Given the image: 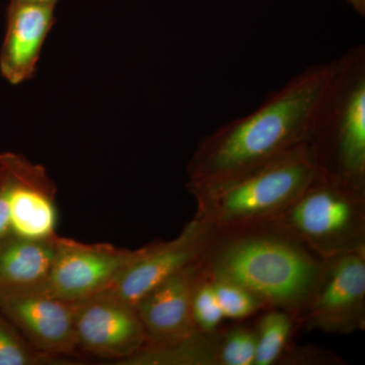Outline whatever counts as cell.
<instances>
[{
  "mask_svg": "<svg viewBox=\"0 0 365 365\" xmlns=\"http://www.w3.org/2000/svg\"><path fill=\"white\" fill-rule=\"evenodd\" d=\"M333 69L334 61L307 66L255 111L201 139L188 163L187 182L234 176L311 143Z\"/></svg>",
  "mask_w": 365,
  "mask_h": 365,
  "instance_id": "6da1fadb",
  "label": "cell"
},
{
  "mask_svg": "<svg viewBox=\"0 0 365 365\" xmlns=\"http://www.w3.org/2000/svg\"><path fill=\"white\" fill-rule=\"evenodd\" d=\"M323 265V259L272 220L212 230L199 261L208 277L241 285L266 309H283L295 318L313 292Z\"/></svg>",
  "mask_w": 365,
  "mask_h": 365,
  "instance_id": "7a4b0ae2",
  "label": "cell"
},
{
  "mask_svg": "<svg viewBox=\"0 0 365 365\" xmlns=\"http://www.w3.org/2000/svg\"><path fill=\"white\" fill-rule=\"evenodd\" d=\"M319 173L311 144L215 181L186 182L196 202L194 217L212 230L268 222L280 215Z\"/></svg>",
  "mask_w": 365,
  "mask_h": 365,
  "instance_id": "3957f363",
  "label": "cell"
},
{
  "mask_svg": "<svg viewBox=\"0 0 365 365\" xmlns=\"http://www.w3.org/2000/svg\"><path fill=\"white\" fill-rule=\"evenodd\" d=\"M333 61L309 144L322 174L365 191L364 45Z\"/></svg>",
  "mask_w": 365,
  "mask_h": 365,
  "instance_id": "277c9868",
  "label": "cell"
},
{
  "mask_svg": "<svg viewBox=\"0 0 365 365\" xmlns=\"http://www.w3.org/2000/svg\"><path fill=\"white\" fill-rule=\"evenodd\" d=\"M272 222L327 260L365 247V191L319 172Z\"/></svg>",
  "mask_w": 365,
  "mask_h": 365,
  "instance_id": "5b68a950",
  "label": "cell"
},
{
  "mask_svg": "<svg viewBox=\"0 0 365 365\" xmlns=\"http://www.w3.org/2000/svg\"><path fill=\"white\" fill-rule=\"evenodd\" d=\"M297 328L348 335L365 328V247L324 260Z\"/></svg>",
  "mask_w": 365,
  "mask_h": 365,
  "instance_id": "8992f818",
  "label": "cell"
},
{
  "mask_svg": "<svg viewBox=\"0 0 365 365\" xmlns=\"http://www.w3.org/2000/svg\"><path fill=\"white\" fill-rule=\"evenodd\" d=\"M144 251L145 247L129 250L107 242L86 244L59 237L47 278L37 287L28 288L78 304L111 287Z\"/></svg>",
  "mask_w": 365,
  "mask_h": 365,
  "instance_id": "52a82bcc",
  "label": "cell"
},
{
  "mask_svg": "<svg viewBox=\"0 0 365 365\" xmlns=\"http://www.w3.org/2000/svg\"><path fill=\"white\" fill-rule=\"evenodd\" d=\"M79 351L121 364L148 345L136 307L108 292L76 304Z\"/></svg>",
  "mask_w": 365,
  "mask_h": 365,
  "instance_id": "ba28073f",
  "label": "cell"
},
{
  "mask_svg": "<svg viewBox=\"0 0 365 365\" xmlns=\"http://www.w3.org/2000/svg\"><path fill=\"white\" fill-rule=\"evenodd\" d=\"M0 311L29 344L50 356H78L76 304L33 288L0 289Z\"/></svg>",
  "mask_w": 365,
  "mask_h": 365,
  "instance_id": "9c48e42d",
  "label": "cell"
},
{
  "mask_svg": "<svg viewBox=\"0 0 365 365\" xmlns=\"http://www.w3.org/2000/svg\"><path fill=\"white\" fill-rule=\"evenodd\" d=\"M211 232L209 225L194 217L175 239L145 246L144 253L105 292L135 306L160 282L192 264L199 263Z\"/></svg>",
  "mask_w": 365,
  "mask_h": 365,
  "instance_id": "30bf717a",
  "label": "cell"
},
{
  "mask_svg": "<svg viewBox=\"0 0 365 365\" xmlns=\"http://www.w3.org/2000/svg\"><path fill=\"white\" fill-rule=\"evenodd\" d=\"M7 177L11 184V234L31 240L56 235V186L45 168L11 153Z\"/></svg>",
  "mask_w": 365,
  "mask_h": 365,
  "instance_id": "8fae6325",
  "label": "cell"
},
{
  "mask_svg": "<svg viewBox=\"0 0 365 365\" xmlns=\"http://www.w3.org/2000/svg\"><path fill=\"white\" fill-rule=\"evenodd\" d=\"M201 270L192 264L170 276L135 304L148 335V345L160 347L176 343L196 332L193 295Z\"/></svg>",
  "mask_w": 365,
  "mask_h": 365,
  "instance_id": "7c38bea8",
  "label": "cell"
},
{
  "mask_svg": "<svg viewBox=\"0 0 365 365\" xmlns=\"http://www.w3.org/2000/svg\"><path fill=\"white\" fill-rule=\"evenodd\" d=\"M55 6L11 1L0 48V74L13 86L35 76L43 47L55 23Z\"/></svg>",
  "mask_w": 365,
  "mask_h": 365,
  "instance_id": "4fadbf2b",
  "label": "cell"
},
{
  "mask_svg": "<svg viewBox=\"0 0 365 365\" xmlns=\"http://www.w3.org/2000/svg\"><path fill=\"white\" fill-rule=\"evenodd\" d=\"M59 235L31 240L13 234L0 241V289L35 287L47 278Z\"/></svg>",
  "mask_w": 365,
  "mask_h": 365,
  "instance_id": "5bb4252c",
  "label": "cell"
},
{
  "mask_svg": "<svg viewBox=\"0 0 365 365\" xmlns=\"http://www.w3.org/2000/svg\"><path fill=\"white\" fill-rule=\"evenodd\" d=\"M220 331L206 334L196 331L173 344L145 346L123 365H218Z\"/></svg>",
  "mask_w": 365,
  "mask_h": 365,
  "instance_id": "9a60e30c",
  "label": "cell"
},
{
  "mask_svg": "<svg viewBox=\"0 0 365 365\" xmlns=\"http://www.w3.org/2000/svg\"><path fill=\"white\" fill-rule=\"evenodd\" d=\"M297 329L295 317L280 309H266L255 327L257 334L254 365H272L279 361Z\"/></svg>",
  "mask_w": 365,
  "mask_h": 365,
  "instance_id": "2e32d148",
  "label": "cell"
},
{
  "mask_svg": "<svg viewBox=\"0 0 365 365\" xmlns=\"http://www.w3.org/2000/svg\"><path fill=\"white\" fill-rule=\"evenodd\" d=\"M54 364H69V362L63 357L50 356L37 351L0 311V365Z\"/></svg>",
  "mask_w": 365,
  "mask_h": 365,
  "instance_id": "e0dca14e",
  "label": "cell"
},
{
  "mask_svg": "<svg viewBox=\"0 0 365 365\" xmlns=\"http://www.w3.org/2000/svg\"><path fill=\"white\" fill-rule=\"evenodd\" d=\"M256 349L255 328L235 325L220 330L218 365H254Z\"/></svg>",
  "mask_w": 365,
  "mask_h": 365,
  "instance_id": "ac0fdd59",
  "label": "cell"
},
{
  "mask_svg": "<svg viewBox=\"0 0 365 365\" xmlns=\"http://www.w3.org/2000/svg\"><path fill=\"white\" fill-rule=\"evenodd\" d=\"M208 278L215 288L225 319L242 321L266 309L260 299L241 285L230 281Z\"/></svg>",
  "mask_w": 365,
  "mask_h": 365,
  "instance_id": "d6986e66",
  "label": "cell"
},
{
  "mask_svg": "<svg viewBox=\"0 0 365 365\" xmlns=\"http://www.w3.org/2000/svg\"><path fill=\"white\" fill-rule=\"evenodd\" d=\"M192 311L197 331L202 333H217L225 319L212 283L202 271L194 290Z\"/></svg>",
  "mask_w": 365,
  "mask_h": 365,
  "instance_id": "ffe728a7",
  "label": "cell"
},
{
  "mask_svg": "<svg viewBox=\"0 0 365 365\" xmlns=\"http://www.w3.org/2000/svg\"><path fill=\"white\" fill-rule=\"evenodd\" d=\"M7 165H9V163H7ZM9 194H11V184H9V177H7L6 168V176L0 185V241L11 235Z\"/></svg>",
  "mask_w": 365,
  "mask_h": 365,
  "instance_id": "44dd1931",
  "label": "cell"
},
{
  "mask_svg": "<svg viewBox=\"0 0 365 365\" xmlns=\"http://www.w3.org/2000/svg\"><path fill=\"white\" fill-rule=\"evenodd\" d=\"M355 13L359 14L360 16H365V0H345Z\"/></svg>",
  "mask_w": 365,
  "mask_h": 365,
  "instance_id": "7402d4cb",
  "label": "cell"
},
{
  "mask_svg": "<svg viewBox=\"0 0 365 365\" xmlns=\"http://www.w3.org/2000/svg\"><path fill=\"white\" fill-rule=\"evenodd\" d=\"M9 151L0 153V185L6 176L7 163H9Z\"/></svg>",
  "mask_w": 365,
  "mask_h": 365,
  "instance_id": "603a6c76",
  "label": "cell"
},
{
  "mask_svg": "<svg viewBox=\"0 0 365 365\" xmlns=\"http://www.w3.org/2000/svg\"><path fill=\"white\" fill-rule=\"evenodd\" d=\"M11 1L36 2V4H52L56 6L59 0H11Z\"/></svg>",
  "mask_w": 365,
  "mask_h": 365,
  "instance_id": "cb8c5ba5",
  "label": "cell"
}]
</instances>
